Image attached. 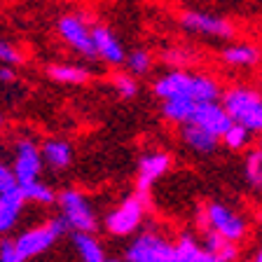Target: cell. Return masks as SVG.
Wrapping results in <instances>:
<instances>
[{
  "label": "cell",
  "mask_w": 262,
  "mask_h": 262,
  "mask_svg": "<svg viewBox=\"0 0 262 262\" xmlns=\"http://www.w3.org/2000/svg\"><path fill=\"white\" fill-rule=\"evenodd\" d=\"M59 35L71 49H75L77 54L87 56V59H96V45H94V33L92 28L84 24V19L77 14H66L59 19Z\"/></svg>",
  "instance_id": "obj_9"
},
{
  "label": "cell",
  "mask_w": 262,
  "mask_h": 262,
  "mask_svg": "<svg viewBox=\"0 0 262 262\" xmlns=\"http://www.w3.org/2000/svg\"><path fill=\"white\" fill-rule=\"evenodd\" d=\"M260 147H262V141H260Z\"/></svg>",
  "instance_id": "obj_34"
},
{
  "label": "cell",
  "mask_w": 262,
  "mask_h": 262,
  "mask_svg": "<svg viewBox=\"0 0 262 262\" xmlns=\"http://www.w3.org/2000/svg\"><path fill=\"white\" fill-rule=\"evenodd\" d=\"M180 26L190 33H199L208 38H232L234 35V26L227 19L206 14V12H185L180 16Z\"/></svg>",
  "instance_id": "obj_12"
},
{
  "label": "cell",
  "mask_w": 262,
  "mask_h": 262,
  "mask_svg": "<svg viewBox=\"0 0 262 262\" xmlns=\"http://www.w3.org/2000/svg\"><path fill=\"white\" fill-rule=\"evenodd\" d=\"M26 202L28 199L24 194L21 183L16 180L14 169L3 164L0 166V232H10L14 227Z\"/></svg>",
  "instance_id": "obj_5"
},
{
  "label": "cell",
  "mask_w": 262,
  "mask_h": 262,
  "mask_svg": "<svg viewBox=\"0 0 262 262\" xmlns=\"http://www.w3.org/2000/svg\"><path fill=\"white\" fill-rule=\"evenodd\" d=\"M187 262H225V260H220V257H215L213 253H208L206 248H202V251L196 253L192 260H187Z\"/></svg>",
  "instance_id": "obj_30"
},
{
  "label": "cell",
  "mask_w": 262,
  "mask_h": 262,
  "mask_svg": "<svg viewBox=\"0 0 262 262\" xmlns=\"http://www.w3.org/2000/svg\"><path fill=\"white\" fill-rule=\"evenodd\" d=\"M246 180L251 183L253 190L262 192V147H255L246 155Z\"/></svg>",
  "instance_id": "obj_24"
},
{
  "label": "cell",
  "mask_w": 262,
  "mask_h": 262,
  "mask_svg": "<svg viewBox=\"0 0 262 262\" xmlns=\"http://www.w3.org/2000/svg\"><path fill=\"white\" fill-rule=\"evenodd\" d=\"M124 260L126 262H178L176 241H169L166 236L147 229V232L138 234L126 246Z\"/></svg>",
  "instance_id": "obj_4"
},
{
  "label": "cell",
  "mask_w": 262,
  "mask_h": 262,
  "mask_svg": "<svg viewBox=\"0 0 262 262\" xmlns=\"http://www.w3.org/2000/svg\"><path fill=\"white\" fill-rule=\"evenodd\" d=\"M71 229L68 220L63 215H56V218L47 220L45 225H38V227H31L26 232L14 236V244H16V251L21 253L24 260H31V257H38L42 253H47L61 236Z\"/></svg>",
  "instance_id": "obj_2"
},
{
  "label": "cell",
  "mask_w": 262,
  "mask_h": 262,
  "mask_svg": "<svg viewBox=\"0 0 262 262\" xmlns=\"http://www.w3.org/2000/svg\"><path fill=\"white\" fill-rule=\"evenodd\" d=\"M251 262H262V246L257 248L255 253H253V260H251Z\"/></svg>",
  "instance_id": "obj_32"
},
{
  "label": "cell",
  "mask_w": 262,
  "mask_h": 262,
  "mask_svg": "<svg viewBox=\"0 0 262 262\" xmlns=\"http://www.w3.org/2000/svg\"><path fill=\"white\" fill-rule=\"evenodd\" d=\"M178 129H180V138H183V143H185L190 150H194L196 155H211V152H215V150H218V143L223 141L220 136L211 134L208 129L194 124V122H187V124L178 126Z\"/></svg>",
  "instance_id": "obj_15"
},
{
  "label": "cell",
  "mask_w": 262,
  "mask_h": 262,
  "mask_svg": "<svg viewBox=\"0 0 262 262\" xmlns=\"http://www.w3.org/2000/svg\"><path fill=\"white\" fill-rule=\"evenodd\" d=\"M204 223H206V229H213V232L232 241H239V244L248 234V223L244 220V215H239L234 208L220 202H211L204 208Z\"/></svg>",
  "instance_id": "obj_8"
},
{
  "label": "cell",
  "mask_w": 262,
  "mask_h": 262,
  "mask_svg": "<svg viewBox=\"0 0 262 262\" xmlns=\"http://www.w3.org/2000/svg\"><path fill=\"white\" fill-rule=\"evenodd\" d=\"M71 241H73V246H75V251L82 262H105L108 260L103 246L94 236V232H73Z\"/></svg>",
  "instance_id": "obj_18"
},
{
  "label": "cell",
  "mask_w": 262,
  "mask_h": 262,
  "mask_svg": "<svg viewBox=\"0 0 262 262\" xmlns=\"http://www.w3.org/2000/svg\"><path fill=\"white\" fill-rule=\"evenodd\" d=\"M42 147H38L31 138H19L14 143V176L19 183H31V180L40 178V171H42Z\"/></svg>",
  "instance_id": "obj_10"
},
{
  "label": "cell",
  "mask_w": 262,
  "mask_h": 262,
  "mask_svg": "<svg viewBox=\"0 0 262 262\" xmlns=\"http://www.w3.org/2000/svg\"><path fill=\"white\" fill-rule=\"evenodd\" d=\"M223 105L234 122L248 126L253 134H262V94L248 87H232L223 92Z\"/></svg>",
  "instance_id": "obj_3"
},
{
  "label": "cell",
  "mask_w": 262,
  "mask_h": 262,
  "mask_svg": "<svg viewBox=\"0 0 262 262\" xmlns=\"http://www.w3.org/2000/svg\"><path fill=\"white\" fill-rule=\"evenodd\" d=\"M0 80L5 82V84H10V82H14V68L7 63H3V68H0Z\"/></svg>",
  "instance_id": "obj_31"
},
{
  "label": "cell",
  "mask_w": 262,
  "mask_h": 262,
  "mask_svg": "<svg viewBox=\"0 0 262 262\" xmlns=\"http://www.w3.org/2000/svg\"><path fill=\"white\" fill-rule=\"evenodd\" d=\"M162 59H164V63L173 66V68H185L187 71V66L194 61V56H192L187 49H183V47H171V49H166V52L162 54Z\"/></svg>",
  "instance_id": "obj_27"
},
{
  "label": "cell",
  "mask_w": 262,
  "mask_h": 262,
  "mask_svg": "<svg viewBox=\"0 0 262 262\" xmlns=\"http://www.w3.org/2000/svg\"><path fill=\"white\" fill-rule=\"evenodd\" d=\"M42 157L45 164L54 171H63L73 164V147L68 141H61V138H49L42 143Z\"/></svg>",
  "instance_id": "obj_16"
},
{
  "label": "cell",
  "mask_w": 262,
  "mask_h": 262,
  "mask_svg": "<svg viewBox=\"0 0 262 262\" xmlns=\"http://www.w3.org/2000/svg\"><path fill=\"white\" fill-rule=\"evenodd\" d=\"M169 169H171V155L169 152H164V150L145 152L141 159H138L136 194H141L143 199H145L150 187H152L164 173H169Z\"/></svg>",
  "instance_id": "obj_11"
},
{
  "label": "cell",
  "mask_w": 262,
  "mask_h": 262,
  "mask_svg": "<svg viewBox=\"0 0 262 262\" xmlns=\"http://www.w3.org/2000/svg\"><path fill=\"white\" fill-rule=\"evenodd\" d=\"M260 59H262L260 49L246 42L229 45V47L223 49V61L227 66H234V68H255L260 63Z\"/></svg>",
  "instance_id": "obj_19"
},
{
  "label": "cell",
  "mask_w": 262,
  "mask_h": 262,
  "mask_svg": "<svg viewBox=\"0 0 262 262\" xmlns=\"http://www.w3.org/2000/svg\"><path fill=\"white\" fill-rule=\"evenodd\" d=\"M92 33H94V45H96V54L98 59H103L105 63L110 66H122L126 63V54H124V47L115 33L105 26H92Z\"/></svg>",
  "instance_id": "obj_14"
},
{
  "label": "cell",
  "mask_w": 262,
  "mask_h": 262,
  "mask_svg": "<svg viewBox=\"0 0 262 262\" xmlns=\"http://www.w3.org/2000/svg\"><path fill=\"white\" fill-rule=\"evenodd\" d=\"M105 262H122V260H113V257H108V260H105ZM126 262V260H124Z\"/></svg>",
  "instance_id": "obj_33"
},
{
  "label": "cell",
  "mask_w": 262,
  "mask_h": 262,
  "mask_svg": "<svg viewBox=\"0 0 262 262\" xmlns=\"http://www.w3.org/2000/svg\"><path fill=\"white\" fill-rule=\"evenodd\" d=\"M113 87H115V92L120 94V98H126V101L138 94L136 75H131V73H115L113 75Z\"/></svg>",
  "instance_id": "obj_26"
},
{
  "label": "cell",
  "mask_w": 262,
  "mask_h": 262,
  "mask_svg": "<svg viewBox=\"0 0 262 262\" xmlns=\"http://www.w3.org/2000/svg\"><path fill=\"white\" fill-rule=\"evenodd\" d=\"M145 220V204H143L141 194L126 196L122 199L113 211L105 213L103 225L108 229V234L113 236H131Z\"/></svg>",
  "instance_id": "obj_6"
},
{
  "label": "cell",
  "mask_w": 262,
  "mask_h": 262,
  "mask_svg": "<svg viewBox=\"0 0 262 262\" xmlns=\"http://www.w3.org/2000/svg\"><path fill=\"white\" fill-rule=\"evenodd\" d=\"M61 215L68 220L73 232H96L98 218L89 199L80 190H63L59 194Z\"/></svg>",
  "instance_id": "obj_7"
},
{
  "label": "cell",
  "mask_w": 262,
  "mask_h": 262,
  "mask_svg": "<svg viewBox=\"0 0 262 262\" xmlns=\"http://www.w3.org/2000/svg\"><path fill=\"white\" fill-rule=\"evenodd\" d=\"M47 75L56 84H87L89 82V71L75 63H52L47 66Z\"/></svg>",
  "instance_id": "obj_21"
},
{
  "label": "cell",
  "mask_w": 262,
  "mask_h": 262,
  "mask_svg": "<svg viewBox=\"0 0 262 262\" xmlns=\"http://www.w3.org/2000/svg\"><path fill=\"white\" fill-rule=\"evenodd\" d=\"M24 187V194H26L28 202L33 204H40V206H49V204L59 202V196L54 194V190L49 185H45L42 180H31V183H21Z\"/></svg>",
  "instance_id": "obj_22"
},
{
  "label": "cell",
  "mask_w": 262,
  "mask_h": 262,
  "mask_svg": "<svg viewBox=\"0 0 262 262\" xmlns=\"http://www.w3.org/2000/svg\"><path fill=\"white\" fill-rule=\"evenodd\" d=\"M194 110H196V101H192V98H166V101H162L164 120L178 126L192 122Z\"/></svg>",
  "instance_id": "obj_20"
},
{
  "label": "cell",
  "mask_w": 262,
  "mask_h": 262,
  "mask_svg": "<svg viewBox=\"0 0 262 262\" xmlns=\"http://www.w3.org/2000/svg\"><path fill=\"white\" fill-rule=\"evenodd\" d=\"M0 61L7 66H19V63H24V56L16 47H12L7 40H3L0 42Z\"/></svg>",
  "instance_id": "obj_28"
},
{
  "label": "cell",
  "mask_w": 262,
  "mask_h": 262,
  "mask_svg": "<svg viewBox=\"0 0 262 262\" xmlns=\"http://www.w3.org/2000/svg\"><path fill=\"white\" fill-rule=\"evenodd\" d=\"M0 262H26L21 257V253L16 251L14 239H3V244H0Z\"/></svg>",
  "instance_id": "obj_29"
},
{
  "label": "cell",
  "mask_w": 262,
  "mask_h": 262,
  "mask_svg": "<svg viewBox=\"0 0 262 262\" xmlns=\"http://www.w3.org/2000/svg\"><path fill=\"white\" fill-rule=\"evenodd\" d=\"M192 122L223 138V134L232 126V122L234 120L229 117V113H227V108L223 105V101H206V103H196V110H194Z\"/></svg>",
  "instance_id": "obj_13"
},
{
  "label": "cell",
  "mask_w": 262,
  "mask_h": 262,
  "mask_svg": "<svg viewBox=\"0 0 262 262\" xmlns=\"http://www.w3.org/2000/svg\"><path fill=\"white\" fill-rule=\"evenodd\" d=\"M152 68V54L145 49H134L131 54H126V71L131 75H147Z\"/></svg>",
  "instance_id": "obj_25"
},
{
  "label": "cell",
  "mask_w": 262,
  "mask_h": 262,
  "mask_svg": "<svg viewBox=\"0 0 262 262\" xmlns=\"http://www.w3.org/2000/svg\"><path fill=\"white\" fill-rule=\"evenodd\" d=\"M204 248L225 262H236L241 255L239 241L227 239V236L218 234V232H213V229H206V234H204Z\"/></svg>",
  "instance_id": "obj_17"
},
{
  "label": "cell",
  "mask_w": 262,
  "mask_h": 262,
  "mask_svg": "<svg viewBox=\"0 0 262 262\" xmlns=\"http://www.w3.org/2000/svg\"><path fill=\"white\" fill-rule=\"evenodd\" d=\"M251 141H253V131L248 126L239 124V122H232V126L223 134V143L229 150H234V152L246 150V147L251 145Z\"/></svg>",
  "instance_id": "obj_23"
},
{
  "label": "cell",
  "mask_w": 262,
  "mask_h": 262,
  "mask_svg": "<svg viewBox=\"0 0 262 262\" xmlns=\"http://www.w3.org/2000/svg\"><path fill=\"white\" fill-rule=\"evenodd\" d=\"M152 89L162 101H166V98H192L196 103L223 101V89L211 75L190 73L185 68H173L171 73L157 77Z\"/></svg>",
  "instance_id": "obj_1"
}]
</instances>
